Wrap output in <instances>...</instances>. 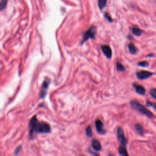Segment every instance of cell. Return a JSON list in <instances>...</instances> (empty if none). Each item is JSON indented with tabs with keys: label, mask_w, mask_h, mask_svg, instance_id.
<instances>
[{
	"label": "cell",
	"mask_w": 156,
	"mask_h": 156,
	"mask_svg": "<svg viewBox=\"0 0 156 156\" xmlns=\"http://www.w3.org/2000/svg\"><path fill=\"white\" fill-rule=\"evenodd\" d=\"M29 137L34 140L37 134H49L51 132L50 125L44 121H38L37 116H33L29 123Z\"/></svg>",
	"instance_id": "6da1fadb"
},
{
	"label": "cell",
	"mask_w": 156,
	"mask_h": 156,
	"mask_svg": "<svg viewBox=\"0 0 156 156\" xmlns=\"http://www.w3.org/2000/svg\"><path fill=\"white\" fill-rule=\"evenodd\" d=\"M130 104H131V106L132 107V109L139 112L141 114L148 116V118L152 119L155 118V115L150 110L146 109L144 106L141 104L139 103L137 101L135 100L131 101V102H130Z\"/></svg>",
	"instance_id": "7a4b0ae2"
},
{
	"label": "cell",
	"mask_w": 156,
	"mask_h": 156,
	"mask_svg": "<svg viewBox=\"0 0 156 156\" xmlns=\"http://www.w3.org/2000/svg\"><path fill=\"white\" fill-rule=\"evenodd\" d=\"M96 35V28L95 26H92L88 29L84 34L83 35L82 40H81V44L83 45L84 44L87 40H88L89 39H95Z\"/></svg>",
	"instance_id": "3957f363"
},
{
	"label": "cell",
	"mask_w": 156,
	"mask_h": 156,
	"mask_svg": "<svg viewBox=\"0 0 156 156\" xmlns=\"http://www.w3.org/2000/svg\"><path fill=\"white\" fill-rule=\"evenodd\" d=\"M116 134H117V137H118V140L120 143V144L121 145L126 146V145L127 144V140L123 132V130L121 127H118L117 128Z\"/></svg>",
	"instance_id": "277c9868"
},
{
	"label": "cell",
	"mask_w": 156,
	"mask_h": 156,
	"mask_svg": "<svg viewBox=\"0 0 156 156\" xmlns=\"http://www.w3.org/2000/svg\"><path fill=\"white\" fill-rule=\"evenodd\" d=\"M95 127L97 132L101 135H104L106 134L107 130L104 124L99 119H96L95 121Z\"/></svg>",
	"instance_id": "5b68a950"
},
{
	"label": "cell",
	"mask_w": 156,
	"mask_h": 156,
	"mask_svg": "<svg viewBox=\"0 0 156 156\" xmlns=\"http://www.w3.org/2000/svg\"><path fill=\"white\" fill-rule=\"evenodd\" d=\"M153 74H154L153 73L148 71H145V70L138 71L136 73V76L137 78L140 80H145L146 79H148V78L152 76Z\"/></svg>",
	"instance_id": "8992f818"
},
{
	"label": "cell",
	"mask_w": 156,
	"mask_h": 156,
	"mask_svg": "<svg viewBox=\"0 0 156 156\" xmlns=\"http://www.w3.org/2000/svg\"><path fill=\"white\" fill-rule=\"evenodd\" d=\"M49 84H50V81L49 79H46V80L44 81V82L42 84L41 92H40V97L41 99L44 98L46 96Z\"/></svg>",
	"instance_id": "52a82bcc"
},
{
	"label": "cell",
	"mask_w": 156,
	"mask_h": 156,
	"mask_svg": "<svg viewBox=\"0 0 156 156\" xmlns=\"http://www.w3.org/2000/svg\"><path fill=\"white\" fill-rule=\"evenodd\" d=\"M101 50L103 54L106 56L107 59H111L112 56V51L109 45H101Z\"/></svg>",
	"instance_id": "ba28073f"
},
{
	"label": "cell",
	"mask_w": 156,
	"mask_h": 156,
	"mask_svg": "<svg viewBox=\"0 0 156 156\" xmlns=\"http://www.w3.org/2000/svg\"><path fill=\"white\" fill-rule=\"evenodd\" d=\"M133 87H134L135 92L140 95H145L146 94V90L143 86L139 85L138 84H133Z\"/></svg>",
	"instance_id": "9c48e42d"
},
{
	"label": "cell",
	"mask_w": 156,
	"mask_h": 156,
	"mask_svg": "<svg viewBox=\"0 0 156 156\" xmlns=\"http://www.w3.org/2000/svg\"><path fill=\"white\" fill-rule=\"evenodd\" d=\"M92 146L96 151H99L102 149L101 143L97 139H93L92 141Z\"/></svg>",
	"instance_id": "30bf717a"
},
{
	"label": "cell",
	"mask_w": 156,
	"mask_h": 156,
	"mask_svg": "<svg viewBox=\"0 0 156 156\" xmlns=\"http://www.w3.org/2000/svg\"><path fill=\"white\" fill-rule=\"evenodd\" d=\"M135 129L136 130L137 132L141 136L144 135L145 134V129H143V127H142V126L140 124H135Z\"/></svg>",
	"instance_id": "8fae6325"
},
{
	"label": "cell",
	"mask_w": 156,
	"mask_h": 156,
	"mask_svg": "<svg viewBox=\"0 0 156 156\" xmlns=\"http://www.w3.org/2000/svg\"><path fill=\"white\" fill-rule=\"evenodd\" d=\"M118 152L121 156H129L126 146L120 145L118 148Z\"/></svg>",
	"instance_id": "7c38bea8"
},
{
	"label": "cell",
	"mask_w": 156,
	"mask_h": 156,
	"mask_svg": "<svg viewBox=\"0 0 156 156\" xmlns=\"http://www.w3.org/2000/svg\"><path fill=\"white\" fill-rule=\"evenodd\" d=\"M128 48H129L130 53H131L132 54H135L137 53V49L135 47V46L134 45V44L132 43L129 44Z\"/></svg>",
	"instance_id": "4fadbf2b"
},
{
	"label": "cell",
	"mask_w": 156,
	"mask_h": 156,
	"mask_svg": "<svg viewBox=\"0 0 156 156\" xmlns=\"http://www.w3.org/2000/svg\"><path fill=\"white\" fill-rule=\"evenodd\" d=\"M98 3L99 9L102 10L106 7L107 3V0H98Z\"/></svg>",
	"instance_id": "5bb4252c"
},
{
	"label": "cell",
	"mask_w": 156,
	"mask_h": 156,
	"mask_svg": "<svg viewBox=\"0 0 156 156\" xmlns=\"http://www.w3.org/2000/svg\"><path fill=\"white\" fill-rule=\"evenodd\" d=\"M132 32L134 35H135L137 37L140 36L142 34L141 30L139 28H137V27H134V28H132Z\"/></svg>",
	"instance_id": "9a60e30c"
},
{
	"label": "cell",
	"mask_w": 156,
	"mask_h": 156,
	"mask_svg": "<svg viewBox=\"0 0 156 156\" xmlns=\"http://www.w3.org/2000/svg\"><path fill=\"white\" fill-rule=\"evenodd\" d=\"M85 134L87 137L91 138L93 136V132H92V127L90 126H88L87 127L86 129H85Z\"/></svg>",
	"instance_id": "2e32d148"
},
{
	"label": "cell",
	"mask_w": 156,
	"mask_h": 156,
	"mask_svg": "<svg viewBox=\"0 0 156 156\" xmlns=\"http://www.w3.org/2000/svg\"><path fill=\"white\" fill-rule=\"evenodd\" d=\"M116 69L118 71L121 72V71H125V68L124 67L123 65L119 62H116Z\"/></svg>",
	"instance_id": "e0dca14e"
},
{
	"label": "cell",
	"mask_w": 156,
	"mask_h": 156,
	"mask_svg": "<svg viewBox=\"0 0 156 156\" xmlns=\"http://www.w3.org/2000/svg\"><path fill=\"white\" fill-rule=\"evenodd\" d=\"M7 0H1V1L0 2V11L4 9L7 6Z\"/></svg>",
	"instance_id": "ac0fdd59"
},
{
	"label": "cell",
	"mask_w": 156,
	"mask_h": 156,
	"mask_svg": "<svg viewBox=\"0 0 156 156\" xmlns=\"http://www.w3.org/2000/svg\"><path fill=\"white\" fill-rule=\"evenodd\" d=\"M138 65L140 67H147L149 65V63L146 61L141 62L138 63Z\"/></svg>",
	"instance_id": "d6986e66"
},
{
	"label": "cell",
	"mask_w": 156,
	"mask_h": 156,
	"mask_svg": "<svg viewBox=\"0 0 156 156\" xmlns=\"http://www.w3.org/2000/svg\"><path fill=\"white\" fill-rule=\"evenodd\" d=\"M150 94L154 99H156V90H155V88H152L150 90Z\"/></svg>",
	"instance_id": "ffe728a7"
},
{
	"label": "cell",
	"mask_w": 156,
	"mask_h": 156,
	"mask_svg": "<svg viewBox=\"0 0 156 156\" xmlns=\"http://www.w3.org/2000/svg\"><path fill=\"white\" fill-rule=\"evenodd\" d=\"M146 106L148 107H153L154 109H155V103L154 102H151L150 101H147L146 102Z\"/></svg>",
	"instance_id": "44dd1931"
},
{
	"label": "cell",
	"mask_w": 156,
	"mask_h": 156,
	"mask_svg": "<svg viewBox=\"0 0 156 156\" xmlns=\"http://www.w3.org/2000/svg\"><path fill=\"white\" fill-rule=\"evenodd\" d=\"M104 17L105 18L110 22H112L113 21V20L112 19V18L110 17V16L109 15V14H107V13H106V14H104Z\"/></svg>",
	"instance_id": "7402d4cb"
},
{
	"label": "cell",
	"mask_w": 156,
	"mask_h": 156,
	"mask_svg": "<svg viewBox=\"0 0 156 156\" xmlns=\"http://www.w3.org/2000/svg\"><path fill=\"white\" fill-rule=\"evenodd\" d=\"M21 149H22V148H21V146H18V147L16 148L15 151V155H18V154L21 152Z\"/></svg>",
	"instance_id": "603a6c76"
},
{
	"label": "cell",
	"mask_w": 156,
	"mask_h": 156,
	"mask_svg": "<svg viewBox=\"0 0 156 156\" xmlns=\"http://www.w3.org/2000/svg\"><path fill=\"white\" fill-rule=\"evenodd\" d=\"M88 152H90L91 154L93 155L94 156H99V154H98L97 153H96V152H93V151L91 150V149H90V148H89V149H88Z\"/></svg>",
	"instance_id": "cb8c5ba5"
},
{
	"label": "cell",
	"mask_w": 156,
	"mask_h": 156,
	"mask_svg": "<svg viewBox=\"0 0 156 156\" xmlns=\"http://www.w3.org/2000/svg\"><path fill=\"white\" fill-rule=\"evenodd\" d=\"M108 156H115L114 154H109V155H108Z\"/></svg>",
	"instance_id": "d4e9b609"
},
{
	"label": "cell",
	"mask_w": 156,
	"mask_h": 156,
	"mask_svg": "<svg viewBox=\"0 0 156 156\" xmlns=\"http://www.w3.org/2000/svg\"><path fill=\"white\" fill-rule=\"evenodd\" d=\"M79 156H85V155H79Z\"/></svg>",
	"instance_id": "484cf974"
}]
</instances>
